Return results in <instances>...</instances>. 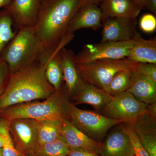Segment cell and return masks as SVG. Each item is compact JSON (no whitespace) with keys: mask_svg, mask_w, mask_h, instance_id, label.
Returning a JSON list of instances; mask_svg holds the SVG:
<instances>
[{"mask_svg":"<svg viewBox=\"0 0 156 156\" xmlns=\"http://www.w3.org/2000/svg\"><path fill=\"white\" fill-rule=\"evenodd\" d=\"M64 108L68 119L74 126L87 136L98 142H102L111 128L122 123L96 112L78 108L67 98L65 101Z\"/></svg>","mask_w":156,"mask_h":156,"instance_id":"5","label":"cell"},{"mask_svg":"<svg viewBox=\"0 0 156 156\" xmlns=\"http://www.w3.org/2000/svg\"><path fill=\"white\" fill-rule=\"evenodd\" d=\"M4 146V140L1 136H0V148H2Z\"/></svg>","mask_w":156,"mask_h":156,"instance_id":"37","label":"cell"},{"mask_svg":"<svg viewBox=\"0 0 156 156\" xmlns=\"http://www.w3.org/2000/svg\"><path fill=\"white\" fill-rule=\"evenodd\" d=\"M70 150L61 136L53 142L40 144L33 156H66Z\"/></svg>","mask_w":156,"mask_h":156,"instance_id":"23","label":"cell"},{"mask_svg":"<svg viewBox=\"0 0 156 156\" xmlns=\"http://www.w3.org/2000/svg\"><path fill=\"white\" fill-rule=\"evenodd\" d=\"M66 156H101L99 154L94 151L82 149H71Z\"/></svg>","mask_w":156,"mask_h":156,"instance_id":"32","label":"cell"},{"mask_svg":"<svg viewBox=\"0 0 156 156\" xmlns=\"http://www.w3.org/2000/svg\"><path fill=\"white\" fill-rule=\"evenodd\" d=\"M135 132L149 155L156 156V133Z\"/></svg>","mask_w":156,"mask_h":156,"instance_id":"27","label":"cell"},{"mask_svg":"<svg viewBox=\"0 0 156 156\" xmlns=\"http://www.w3.org/2000/svg\"><path fill=\"white\" fill-rule=\"evenodd\" d=\"M100 4L102 22L111 18L136 20L141 11L131 0H103Z\"/></svg>","mask_w":156,"mask_h":156,"instance_id":"16","label":"cell"},{"mask_svg":"<svg viewBox=\"0 0 156 156\" xmlns=\"http://www.w3.org/2000/svg\"><path fill=\"white\" fill-rule=\"evenodd\" d=\"M64 48V46H60L53 52L45 70L47 80L57 92L62 90L64 84L60 50Z\"/></svg>","mask_w":156,"mask_h":156,"instance_id":"20","label":"cell"},{"mask_svg":"<svg viewBox=\"0 0 156 156\" xmlns=\"http://www.w3.org/2000/svg\"><path fill=\"white\" fill-rule=\"evenodd\" d=\"M124 124L134 149V156H149L143 147L139 137L131 125L125 123Z\"/></svg>","mask_w":156,"mask_h":156,"instance_id":"28","label":"cell"},{"mask_svg":"<svg viewBox=\"0 0 156 156\" xmlns=\"http://www.w3.org/2000/svg\"><path fill=\"white\" fill-rule=\"evenodd\" d=\"M98 5L86 3L77 11L68 26L66 34L73 35L82 29L98 30L102 27V14Z\"/></svg>","mask_w":156,"mask_h":156,"instance_id":"14","label":"cell"},{"mask_svg":"<svg viewBox=\"0 0 156 156\" xmlns=\"http://www.w3.org/2000/svg\"><path fill=\"white\" fill-rule=\"evenodd\" d=\"M66 99L62 90L55 91L43 101H34L16 105L0 112V117L10 120L26 118L40 121L67 119L64 108Z\"/></svg>","mask_w":156,"mask_h":156,"instance_id":"4","label":"cell"},{"mask_svg":"<svg viewBox=\"0 0 156 156\" xmlns=\"http://www.w3.org/2000/svg\"><path fill=\"white\" fill-rule=\"evenodd\" d=\"M112 97L103 89L86 83L83 89L72 99L75 101L73 103L75 105L88 104L100 111L110 101Z\"/></svg>","mask_w":156,"mask_h":156,"instance_id":"19","label":"cell"},{"mask_svg":"<svg viewBox=\"0 0 156 156\" xmlns=\"http://www.w3.org/2000/svg\"><path fill=\"white\" fill-rule=\"evenodd\" d=\"M10 134L15 148L26 156H33L38 147V121L19 118L9 121Z\"/></svg>","mask_w":156,"mask_h":156,"instance_id":"9","label":"cell"},{"mask_svg":"<svg viewBox=\"0 0 156 156\" xmlns=\"http://www.w3.org/2000/svg\"><path fill=\"white\" fill-rule=\"evenodd\" d=\"M18 30L0 56L8 64L11 75L38 60L44 50L34 27Z\"/></svg>","mask_w":156,"mask_h":156,"instance_id":"3","label":"cell"},{"mask_svg":"<svg viewBox=\"0 0 156 156\" xmlns=\"http://www.w3.org/2000/svg\"><path fill=\"white\" fill-rule=\"evenodd\" d=\"M133 44L127 59L138 63L156 64V40H146L139 33L133 40Z\"/></svg>","mask_w":156,"mask_h":156,"instance_id":"18","label":"cell"},{"mask_svg":"<svg viewBox=\"0 0 156 156\" xmlns=\"http://www.w3.org/2000/svg\"><path fill=\"white\" fill-rule=\"evenodd\" d=\"M137 63L126 58L92 62L76 65L86 83L93 85L105 91L117 73L121 71L135 69Z\"/></svg>","mask_w":156,"mask_h":156,"instance_id":"6","label":"cell"},{"mask_svg":"<svg viewBox=\"0 0 156 156\" xmlns=\"http://www.w3.org/2000/svg\"><path fill=\"white\" fill-rule=\"evenodd\" d=\"M148 105L137 100L130 92L126 91L112 96L100 112L101 114L107 118L132 126L140 117L148 112Z\"/></svg>","mask_w":156,"mask_h":156,"instance_id":"7","label":"cell"},{"mask_svg":"<svg viewBox=\"0 0 156 156\" xmlns=\"http://www.w3.org/2000/svg\"><path fill=\"white\" fill-rule=\"evenodd\" d=\"M135 70L156 83V64L137 62Z\"/></svg>","mask_w":156,"mask_h":156,"instance_id":"30","label":"cell"},{"mask_svg":"<svg viewBox=\"0 0 156 156\" xmlns=\"http://www.w3.org/2000/svg\"><path fill=\"white\" fill-rule=\"evenodd\" d=\"M0 156H3L2 148H0Z\"/></svg>","mask_w":156,"mask_h":156,"instance_id":"38","label":"cell"},{"mask_svg":"<svg viewBox=\"0 0 156 156\" xmlns=\"http://www.w3.org/2000/svg\"><path fill=\"white\" fill-rule=\"evenodd\" d=\"M61 136L70 149L89 150L99 154L102 145V142L92 139L79 130L68 119L62 122Z\"/></svg>","mask_w":156,"mask_h":156,"instance_id":"15","label":"cell"},{"mask_svg":"<svg viewBox=\"0 0 156 156\" xmlns=\"http://www.w3.org/2000/svg\"><path fill=\"white\" fill-rule=\"evenodd\" d=\"M139 26L141 30L146 33H153L156 29V18L154 14H144L140 18Z\"/></svg>","mask_w":156,"mask_h":156,"instance_id":"29","label":"cell"},{"mask_svg":"<svg viewBox=\"0 0 156 156\" xmlns=\"http://www.w3.org/2000/svg\"><path fill=\"white\" fill-rule=\"evenodd\" d=\"M9 121L0 117V136L4 140L3 156H26L14 146L9 129Z\"/></svg>","mask_w":156,"mask_h":156,"instance_id":"25","label":"cell"},{"mask_svg":"<svg viewBox=\"0 0 156 156\" xmlns=\"http://www.w3.org/2000/svg\"><path fill=\"white\" fill-rule=\"evenodd\" d=\"M75 55L72 51L65 48L60 50L64 83L62 91L67 99L75 97L86 83L76 66Z\"/></svg>","mask_w":156,"mask_h":156,"instance_id":"10","label":"cell"},{"mask_svg":"<svg viewBox=\"0 0 156 156\" xmlns=\"http://www.w3.org/2000/svg\"><path fill=\"white\" fill-rule=\"evenodd\" d=\"M133 70H127L117 73L107 87L105 92L113 96L128 91L131 85Z\"/></svg>","mask_w":156,"mask_h":156,"instance_id":"22","label":"cell"},{"mask_svg":"<svg viewBox=\"0 0 156 156\" xmlns=\"http://www.w3.org/2000/svg\"><path fill=\"white\" fill-rule=\"evenodd\" d=\"M145 7L154 14H156V0H147Z\"/></svg>","mask_w":156,"mask_h":156,"instance_id":"33","label":"cell"},{"mask_svg":"<svg viewBox=\"0 0 156 156\" xmlns=\"http://www.w3.org/2000/svg\"><path fill=\"white\" fill-rule=\"evenodd\" d=\"M41 0H11L5 9L11 15L17 30L34 27L36 23Z\"/></svg>","mask_w":156,"mask_h":156,"instance_id":"13","label":"cell"},{"mask_svg":"<svg viewBox=\"0 0 156 156\" xmlns=\"http://www.w3.org/2000/svg\"><path fill=\"white\" fill-rule=\"evenodd\" d=\"M134 5L138 8L140 10H141L145 7L147 0H131Z\"/></svg>","mask_w":156,"mask_h":156,"instance_id":"34","label":"cell"},{"mask_svg":"<svg viewBox=\"0 0 156 156\" xmlns=\"http://www.w3.org/2000/svg\"><path fill=\"white\" fill-rule=\"evenodd\" d=\"M38 121L39 123L38 136L40 144L53 142L61 137L62 121L58 120H43Z\"/></svg>","mask_w":156,"mask_h":156,"instance_id":"21","label":"cell"},{"mask_svg":"<svg viewBox=\"0 0 156 156\" xmlns=\"http://www.w3.org/2000/svg\"><path fill=\"white\" fill-rule=\"evenodd\" d=\"M101 42L125 41L133 40L138 34L136 20L111 18L102 22Z\"/></svg>","mask_w":156,"mask_h":156,"instance_id":"12","label":"cell"},{"mask_svg":"<svg viewBox=\"0 0 156 156\" xmlns=\"http://www.w3.org/2000/svg\"><path fill=\"white\" fill-rule=\"evenodd\" d=\"M14 22L6 9L0 11V56L4 48L15 36L17 32L13 30Z\"/></svg>","mask_w":156,"mask_h":156,"instance_id":"24","label":"cell"},{"mask_svg":"<svg viewBox=\"0 0 156 156\" xmlns=\"http://www.w3.org/2000/svg\"><path fill=\"white\" fill-rule=\"evenodd\" d=\"M50 58H41L11 75L7 87L0 95V112L19 104L44 100L55 92L45 75Z\"/></svg>","mask_w":156,"mask_h":156,"instance_id":"2","label":"cell"},{"mask_svg":"<svg viewBox=\"0 0 156 156\" xmlns=\"http://www.w3.org/2000/svg\"><path fill=\"white\" fill-rule=\"evenodd\" d=\"M131 126L135 132L156 133V115L148 112Z\"/></svg>","mask_w":156,"mask_h":156,"instance_id":"26","label":"cell"},{"mask_svg":"<svg viewBox=\"0 0 156 156\" xmlns=\"http://www.w3.org/2000/svg\"><path fill=\"white\" fill-rule=\"evenodd\" d=\"M133 40L88 44L75 55L76 64L101 60H119L127 58L133 46Z\"/></svg>","mask_w":156,"mask_h":156,"instance_id":"8","label":"cell"},{"mask_svg":"<svg viewBox=\"0 0 156 156\" xmlns=\"http://www.w3.org/2000/svg\"><path fill=\"white\" fill-rule=\"evenodd\" d=\"M10 76L8 64L0 57V95L7 87Z\"/></svg>","mask_w":156,"mask_h":156,"instance_id":"31","label":"cell"},{"mask_svg":"<svg viewBox=\"0 0 156 156\" xmlns=\"http://www.w3.org/2000/svg\"><path fill=\"white\" fill-rule=\"evenodd\" d=\"M102 1L103 0H87V3H92V4L99 5Z\"/></svg>","mask_w":156,"mask_h":156,"instance_id":"36","label":"cell"},{"mask_svg":"<svg viewBox=\"0 0 156 156\" xmlns=\"http://www.w3.org/2000/svg\"><path fill=\"white\" fill-rule=\"evenodd\" d=\"M127 91L143 103L156 104V83L136 70L132 71L131 85Z\"/></svg>","mask_w":156,"mask_h":156,"instance_id":"17","label":"cell"},{"mask_svg":"<svg viewBox=\"0 0 156 156\" xmlns=\"http://www.w3.org/2000/svg\"><path fill=\"white\" fill-rule=\"evenodd\" d=\"M11 0H0V9L6 7L9 5Z\"/></svg>","mask_w":156,"mask_h":156,"instance_id":"35","label":"cell"},{"mask_svg":"<svg viewBox=\"0 0 156 156\" xmlns=\"http://www.w3.org/2000/svg\"><path fill=\"white\" fill-rule=\"evenodd\" d=\"M102 142L101 156H134V149L124 123L118 124Z\"/></svg>","mask_w":156,"mask_h":156,"instance_id":"11","label":"cell"},{"mask_svg":"<svg viewBox=\"0 0 156 156\" xmlns=\"http://www.w3.org/2000/svg\"><path fill=\"white\" fill-rule=\"evenodd\" d=\"M87 0H41L34 26L44 50H54L69 43L73 35L66 30L73 17Z\"/></svg>","mask_w":156,"mask_h":156,"instance_id":"1","label":"cell"}]
</instances>
